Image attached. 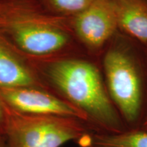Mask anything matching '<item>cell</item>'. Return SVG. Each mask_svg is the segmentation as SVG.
I'll use <instances>...</instances> for the list:
<instances>
[{
	"label": "cell",
	"mask_w": 147,
	"mask_h": 147,
	"mask_svg": "<svg viewBox=\"0 0 147 147\" xmlns=\"http://www.w3.org/2000/svg\"><path fill=\"white\" fill-rule=\"evenodd\" d=\"M0 42L32 63L85 54L69 18L51 14L39 0H0Z\"/></svg>",
	"instance_id": "1"
},
{
	"label": "cell",
	"mask_w": 147,
	"mask_h": 147,
	"mask_svg": "<svg viewBox=\"0 0 147 147\" xmlns=\"http://www.w3.org/2000/svg\"><path fill=\"white\" fill-rule=\"evenodd\" d=\"M33 65L50 91L83 113L93 131L127 129L112 102L100 67L87 55H73Z\"/></svg>",
	"instance_id": "2"
},
{
	"label": "cell",
	"mask_w": 147,
	"mask_h": 147,
	"mask_svg": "<svg viewBox=\"0 0 147 147\" xmlns=\"http://www.w3.org/2000/svg\"><path fill=\"white\" fill-rule=\"evenodd\" d=\"M119 32L104 49L103 76L112 102L127 129H138L147 110L142 65L128 38Z\"/></svg>",
	"instance_id": "3"
},
{
	"label": "cell",
	"mask_w": 147,
	"mask_h": 147,
	"mask_svg": "<svg viewBox=\"0 0 147 147\" xmlns=\"http://www.w3.org/2000/svg\"><path fill=\"white\" fill-rule=\"evenodd\" d=\"M3 106L6 147H61L71 141L77 142L92 130L87 123L78 119L26 115L4 103Z\"/></svg>",
	"instance_id": "4"
},
{
	"label": "cell",
	"mask_w": 147,
	"mask_h": 147,
	"mask_svg": "<svg viewBox=\"0 0 147 147\" xmlns=\"http://www.w3.org/2000/svg\"><path fill=\"white\" fill-rule=\"evenodd\" d=\"M69 23L77 43L91 57L103 52L119 32L112 0H95Z\"/></svg>",
	"instance_id": "5"
},
{
	"label": "cell",
	"mask_w": 147,
	"mask_h": 147,
	"mask_svg": "<svg viewBox=\"0 0 147 147\" xmlns=\"http://www.w3.org/2000/svg\"><path fill=\"white\" fill-rule=\"evenodd\" d=\"M0 98L7 106L18 113L72 117L87 123L80 110L47 89L34 87L0 89Z\"/></svg>",
	"instance_id": "6"
},
{
	"label": "cell",
	"mask_w": 147,
	"mask_h": 147,
	"mask_svg": "<svg viewBox=\"0 0 147 147\" xmlns=\"http://www.w3.org/2000/svg\"><path fill=\"white\" fill-rule=\"evenodd\" d=\"M23 87L49 89L32 63L0 42V89Z\"/></svg>",
	"instance_id": "7"
},
{
	"label": "cell",
	"mask_w": 147,
	"mask_h": 147,
	"mask_svg": "<svg viewBox=\"0 0 147 147\" xmlns=\"http://www.w3.org/2000/svg\"><path fill=\"white\" fill-rule=\"evenodd\" d=\"M119 32L147 45V2L145 0H112Z\"/></svg>",
	"instance_id": "8"
},
{
	"label": "cell",
	"mask_w": 147,
	"mask_h": 147,
	"mask_svg": "<svg viewBox=\"0 0 147 147\" xmlns=\"http://www.w3.org/2000/svg\"><path fill=\"white\" fill-rule=\"evenodd\" d=\"M80 147H147V131L127 129L119 133L91 130L77 142Z\"/></svg>",
	"instance_id": "9"
},
{
	"label": "cell",
	"mask_w": 147,
	"mask_h": 147,
	"mask_svg": "<svg viewBox=\"0 0 147 147\" xmlns=\"http://www.w3.org/2000/svg\"><path fill=\"white\" fill-rule=\"evenodd\" d=\"M95 0H39L47 11L55 16L71 18L85 10Z\"/></svg>",
	"instance_id": "10"
},
{
	"label": "cell",
	"mask_w": 147,
	"mask_h": 147,
	"mask_svg": "<svg viewBox=\"0 0 147 147\" xmlns=\"http://www.w3.org/2000/svg\"><path fill=\"white\" fill-rule=\"evenodd\" d=\"M5 110L4 106L2 100L0 98V136H3L4 134L5 127Z\"/></svg>",
	"instance_id": "11"
},
{
	"label": "cell",
	"mask_w": 147,
	"mask_h": 147,
	"mask_svg": "<svg viewBox=\"0 0 147 147\" xmlns=\"http://www.w3.org/2000/svg\"><path fill=\"white\" fill-rule=\"evenodd\" d=\"M140 128L142 129L145 130V131H147V110H146V114H145L144 119H143L142 124H141V126Z\"/></svg>",
	"instance_id": "12"
},
{
	"label": "cell",
	"mask_w": 147,
	"mask_h": 147,
	"mask_svg": "<svg viewBox=\"0 0 147 147\" xmlns=\"http://www.w3.org/2000/svg\"><path fill=\"white\" fill-rule=\"evenodd\" d=\"M0 147H6L5 140L3 139V136H0Z\"/></svg>",
	"instance_id": "13"
},
{
	"label": "cell",
	"mask_w": 147,
	"mask_h": 147,
	"mask_svg": "<svg viewBox=\"0 0 147 147\" xmlns=\"http://www.w3.org/2000/svg\"><path fill=\"white\" fill-rule=\"evenodd\" d=\"M145 1H146V2H147V0H145Z\"/></svg>",
	"instance_id": "14"
}]
</instances>
